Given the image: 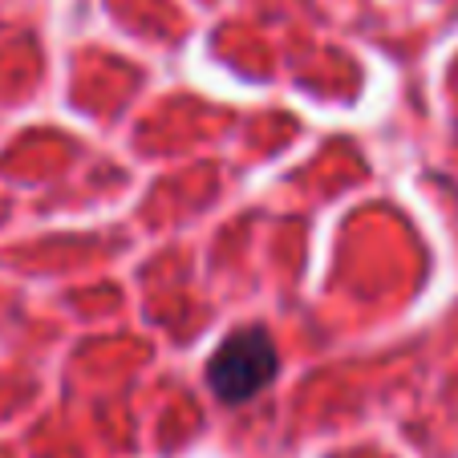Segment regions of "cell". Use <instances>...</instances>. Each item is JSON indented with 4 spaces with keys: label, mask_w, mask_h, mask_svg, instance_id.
<instances>
[{
    "label": "cell",
    "mask_w": 458,
    "mask_h": 458,
    "mask_svg": "<svg viewBox=\"0 0 458 458\" xmlns=\"http://www.w3.org/2000/svg\"><path fill=\"white\" fill-rule=\"evenodd\" d=\"M276 369H280V357H276V345H272L268 333L240 329L211 353L208 381L219 402L243 406V402L259 398V394L276 381Z\"/></svg>",
    "instance_id": "cell-1"
}]
</instances>
